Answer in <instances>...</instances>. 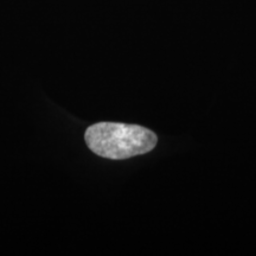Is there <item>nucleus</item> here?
I'll return each instance as SVG.
<instances>
[{
    "label": "nucleus",
    "mask_w": 256,
    "mask_h": 256,
    "mask_svg": "<svg viewBox=\"0 0 256 256\" xmlns=\"http://www.w3.org/2000/svg\"><path fill=\"white\" fill-rule=\"evenodd\" d=\"M87 146L95 154L121 160L145 154L154 148L158 138L148 128L119 122H98L84 133Z\"/></svg>",
    "instance_id": "1"
}]
</instances>
